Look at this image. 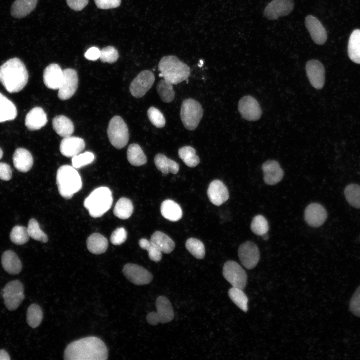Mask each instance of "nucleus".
Returning a JSON list of instances; mask_svg holds the SVG:
<instances>
[{
	"instance_id": "f257e3e1",
	"label": "nucleus",
	"mask_w": 360,
	"mask_h": 360,
	"mask_svg": "<svg viewBox=\"0 0 360 360\" xmlns=\"http://www.w3.org/2000/svg\"><path fill=\"white\" fill-rule=\"evenodd\" d=\"M108 350L105 344L96 337H87L69 344L64 352L66 360H106Z\"/></svg>"
},
{
	"instance_id": "f03ea898",
	"label": "nucleus",
	"mask_w": 360,
	"mask_h": 360,
	"mask_svg": "<svg viewBox=\"0 0 360 360\" xmlns=\"http://www.w3.org/2000/svg\"><path fill=\"white\" fill-rule=\"evenodd\" d=\"M28 80V72L19 58L10 59L0 67V82L10 93L21 91Z\"/></svg>"
},
{
	"instance_id": "7ed1b4c3",
	"label": "nucleus",
	"mask_w": 360,
	"mask_h": 360,
	"mask_svg": "<svg viewBox=\"0 0 360 360\" xmlns=\"http://www.w3.org/2000/svg\"><path fill=\"white\" fill-rule=\"evenodd\" d=\"M158 70L160 72V77L172 84L186 80L190 74L188 66L174 56L163 57L159 63Z\"/></svg>"
},
{
	"instance_id": "20e7f679",
	"label": "nucleus",
	"mask_w": 360,
	"mask_h": 360,
	"mask_svg": "<svg viewBox=\"0 0 360 360\" xmlns=\"http://www.w3.org/2000/svg\"><path fill=\"white\" fill-rule=\"evenodd\" d=\"M56 184L60 196L66 200L81 190L82 182L81 176L73 166L64 165L57 172Z\"/></svg>"
},
{
	"instance_id": "39448f33",
	"label": "nucleus",
	"mask_w": 360,
	"mask_h": 360,
	"mask_svg": "<svg viewBox=\"0 0 360 360\" xmlns=\"http://www.w3.org/2000/svg\"><path fill=\"white\" fill-rule=\"evenodd\" d=\"M113 202L112 192L107 187L94 190L84 202V206L94 218L102 217L111 208Z\"/></svg>"
},
{
	"instance_id": "423d86ee",
	"label": "nucleus",
	"mask_w": 360,
	"mask_h": 360,
	"mask_svg": "<svg viewBox=\"0 0 360 360\" xmlns=\"http://www.w3.org/2000/svg\"><path fill=\"white\" fill-rule=\"evenodd\" d=\"M204 114L202 105L192 98L185 100L182 105L180 117L184 126L194 130L198 126Z\"/></svg>"
},
{
	"instance_id": "0eeeda50",
	"label": "nucleus",
	"mask_w": 360,
	"mask_h": 360,
	"mask_svg": "<svg viewBox=\"0 0 360 360\" xmlns=\"http://www.w3.org/2000/svg\"><path fill=\"white\" fill-rule=\"evenodd\" d=\"M108 134L110 142L117 149L124 148L128 142V129L120 116H116L110 120Z\"/></svg>"
},
{
	"instance_id": "6e6552de",
	"label": "nucleus",
	"mask_w": 360,
	"mask_h": 360,
	"mask_svg": "<svg viewBox=\"0 0 360 360\" xmlns=\"http://www.w3.org/2000/svg\"><path fill=\"white\" fill-rule=\"evenodd\" d=\"M157 312L149 313L146 320L148 323L152 326H156L159 323L166 324L173 320L174 312L170 302L165 296H159L156 301Z\"/></svg>"
},
{
	"instance_id": "1a4fd4ad",
	"label": "nucleus",
	"mask_w": 360,
	"mask_h": 360,
	"mask_svg": "<svg viewBox=\"0 0 360 360\" xmlns=\"http://www.w3.org/2000/svg\"><path fill=\"white\" fill-rule=\"evenodd\" d=\"M2 296L5 306L9 310H17L25 298L23 284L19 280L8 282L2 290Z\"/></svg>"
},
{
	"instance_id": "9d476101",
	"label": "nucleus",
	"mask_w": 360,
	"mask_h": 360,
	"mask_svg": "<svg viewBox=\"0 0 360 360\" xmlns=\"http://www.w3.org/2000/svg\"><path fill=\"white\" fill-rule=\"evenodd\" d=\"M223 276L234 288L244 290L246 286L248 276L245 270L237 262L228 261L224 265Z\"/></svg>"
},
{
	"instance_id": "9b49d317",
	"label": "nucleus",
	"mask_w": 360,
	"mask_h": 360,
	"mask_svg": "<svg viewBox=\"0 0 360 360\" xmlns=\"http://www.w3.org/2000/svg\"><path fill=\"white\" fill-rule=\"evenodd\" d=\"M155 81L154 73L148 70L141 72L132 82L130 90L136 98L143 97L152 88Z\"/></svg>"
},
{
	"instance_id": "f8f14e48",
	"label": "nucleus",
	"mask_w": 360,
	"mask_h": 360,
	"mask_svg": "<svg viewBox=\"0 0 360 360\" xmlns=\"http://www.w3.org/2000/svg\"><path fill=\"white\" fill-rule=\"evenodd\" d=\"M238 256L242 264L247 269L254 268L258 264L260 253L257 246L248 241L242 244L238 249Z\"/></svg>"
},
{
	"instance_id": "ddd939ff",
	"label": "nucleus",
	"mask_w": 360,
	"mask_h": 360,
	"mask_svg": "<svg viewBox=\"0 0 360 360\" xmlns=\"http://www.w3.org/2000/svg\"><path fill=\"white\" fill-rule=\"evenodd\" d=\"M64 79L59 88L58 96L62 100L70 98L76 93L78 88V77L77 72L71 68L63 70Z\"/></svg>"
},
{
	"instance_id": "4468645a",
	"label": "nucleus",
	"mask_w": 360,
	"mask_h": 360,
	"mask_svg": "<svg viewBox=\"0 0 360 360\" xmlns=\"http://www.w3.org/2000/svg\"><path fill=\"white\" fill-rule=\"evenodd\" d=\"M123 273L126 278L137 286L149 284L152 280V274L143 267L133 264L124 266Z\"/></svg>"
},
{
	"instance_id": "2eb2a0df",
	"label": "nucleus",
	"mask_w": 360,
	"mask_h": 360,
	"mask_svg": "<svg viewBox=\"0 0 360 360\" xmlns=\"http://www.w3.org/2000/svg\"><path fill=\"white\" fill-rule=\"evenodd\" d=\"M294 6L293 0H273L266 8L264 15L270 20H276L290 14Z\"/></svg>"
},
{
	"instance_id": "dca6fc26",
	"label": "nucleus",
	"mask_w": 360,
	"mask_h": 360,
	"mask_svg": "<svg viewBox=\"0 0 360 360\" xmlns=\"http://www.w3.org/2000/svg\"><path fill=\"white\" fill-rule=\"evenodd\" d=\"M238 108L242 117L248 121H256L261 118L262 111L260 105L252 96H247L242 98Z\"/></svg>"
},
{
	"instance_id": "f3484780",
	"label": "nucleus",
	"mask_w": 360,
	"mask_h": 360,
	"mask_svg": "<svg viewBox=\"0 0 360 360\" xmlns=\"http://www.w3.org/2000/svg\"><path fill=\"white\" fill-rule=\"evenodd\" d=\"M306 70L312 86L318 90L322 89L325 83V70L323 64L318 60H310L306 63Z\"/></svg>"
},
{
	"instance_id": "a211bd4d",
	"label": "nucleus",
	"mask_w": 360,
	"mask_h": 360,
	"mask_svg": "<svg viewBox=\"0 0 360 360\" xmlns=\"http://www.w3.org/2000/svg\"><path fill=\"white\" fill-rule=\"evenodd\" d=\"M327 218L326 210L320 204H311L305 210V220L312 227L318 228L322 226L326 221Z\"/></svg>"
},
{
	"instance_id": "6ab92c4d",
	"label": "nucleus",
	"mask_w": 360,
	"mask_h": 360,
	"mask_svg": "<svg viewBox=\"0 0 360 360\" xmlns=\"http://www.w3.org/2000/svg\"><path fill=\"white\" fill-rule=\"evenodd\" d=\"M305 24L313 41L319 45L324 44L327 40V33L321 22L316 17L310 15L306 17Z\"/></svg>"
},
{
	"instance_id": "aec40b11",
	"label": "nucleus",
	"mask_w": 360,
	"mask_h": 360,
	"mask_svg": "<svg viewBox=\"0 0 360 360\" xmlns=\"http://www.w3.org/2000/svg\"><path fill=\"white\" fill-rule=\"evenodd\" d=\"M64 79V72L60 66L56 64H50L44 73V82L51 90H59Z\"/></svg>"
},
{
	"instance_id": "412c9836",
	"label": "nucleus",
	"mask_w": 360,
	"mask_h": 360,
	"mask_svg": "<svg viewBox=\"0 0 360 360\" xmlns=\"http://www.w3.org/2000/svg\"><path fill=\"white\" fill-rule=\"evenodd\" d=\"M208 196L212 204L220 206L229 198V192L226 185L220 180H214L210 184Z\"/></svg>"
},
{
	"instance_id": "4be33fe9",
	"label": "nucleus",
	"mask_w": 360,
	"mask_h": 360,
	"mask_svg": "<svg viewBox=\"0 0 360 360\" xmlns=\"http://www.w3.org/2000/svg\"><path fill=\"white\" fill-rule=\"evenodd\" d=\"M264 179L266 184L274 186L282 179L284 172L279 163L276 160H268L262 166Z\"/></svg>"
},
{
	"instance_id": "5701e85b",
	"label": "nucleus",
	"mask_w": 360,
	"mask_h": 360,
	"mask_svg": "<svg viewBox=\"0 0 360 360\" xmlns=\"http://www.w3.org/2000/svg\"><path fill=\"white\" fill-rule=\"evenodd\" d=\"M85 147L86 143L83 139L70 136L63 138L60 145V151L64 156L72 158L82 152Z\"/></svg>"
},
{
	"instance_id": "b1692460",
	"label": "nucleus",
	"mask_w": 360,
	"mask_h": 360,
	"mask_svg": "<svg viewBox=\"0 0 360 360\" xmlns=\"http://www.w3.org/2000/svg\"><path fill=\"white\" fill-rule=\"evenodd\" d=\"M48 120L47 115L44 110L42 108L36 107L27 114L25 124L30 130H37L44 126Z\"/></svg>"
},
{
	"instance_id": "393cba45",
	"label": "nucleus",
	"mask_w": 360,
	"mask_h": 360,
	"mask_svg": "<svg viewBox=\"0 0 360 360\" xmlns=\"http://www.w3.org/2000/svg\"><path fill=\"white\" fill-rule=\"evenodd\" d=\"M13 162L17 170L25 173L32 168L34 160L29 151L25 148H19L16 150L13 155Z\"/></svg>"
},
{
	"instance_id": "a878e982",
	"label": "nucleus",
	"mask_w": 360,
	"mask_h": 360,
	"mask_svg": "<svg viewBox=\"0 0 360 360\" xmlns=\"http://www.w3.org/2000/svg\"><path fill=\"white\" fill-rule=\"evenodd\" d=\"M2 264L4 270L10 274H20L22 268V263L16 254L12 250L6 251L2 257Z\"/></svg>"
},
{
	"instance_id": "bb28decb",
	"label": "nucleus",
	"mask_w": 360,
	"mask_h": 360,
	"mask_svg": "<svg viewBox=\"0 0 360 360\" xmlns=\"http://www.w3.org/2000/svg\"><path fill=\"white\" fill-rule=\"evenodd\" d=\"M38 0H16L11 8L12 16L22 18L30 14L36 8Z\"/></svg>"
},
{
	"instance_id": "cd10ccee",
	"label": "nucleus",
	"mask_w": 360,
	"mask_h": 360,
	"mask_svg": "<svg viewBox=\"0 0 360 360\" xmlns=\"http://www.w3.org/2000/svg\"><path fill=\"white\" fill-rule=\"evenodd\" d=\"M52 126L56 133L64 138L70 136L74 128L72 121L64 116H58L52 120Z\"/></svg>"
},
{
	"instance_id": "c85d7f7f",
	"label": "nucleus",
	"mask_w": 360,
	"mask_h": 360,
	"mask_svg": "<svg viewBox=\"0 0 360 360\" xmlns=\"http://www.w3.org/2000/svg\"><path fill=\"white\" fill-rule=\"evenodd\" d=\"M160 211L162 216L171 222H178L182 216V211L180 205L170 200H166L162 204Z\"/></svg>"
},
{
	"instance_id": "c756f323",
	"label": "nucleus",
	"mask_w": 360,
	"mask_h": 360,
	"mask_svg": "<svg viewBox=\"0 0 360 360\" xmlns=\"http://www.w3.org/2000/svg\"><path fill=\"white\" fill-rule=\"evenodd\" d=\"M88 250L94 254L104 253L108 246V240L100 234H93L89 236L86 241Z\"/></svg>"
},
{
	"instance_id": "7c9ffc66",
	"label": "nucleus",
	"mask_w": 360,
	"mask_h": 360,
	"mask_svg": "<svg viewBox=\"0 0 360 360\" xmlns=\"http://www.w3.org/2000/svg\"><path fill=\"white\" fill-rule=\"evenodd\" d=\"M150 242L162 252L166 254L171 253L175 248V243L168 235L161 232H156L152 236Z\"/></svg>"
},
{
	"instance_id": "2f4dec72",
	"label": "nucleus",
	"mask_w": 360,
	"mask_h": 360,
	"mask_svg": "<svg viewBox=\"0 0 360 360\" xmlns=\"http://www.w3.org/2000/svg\"><path fill=\"white\" fill-rule=\"evenodd\" d=\"M18 112L16 106L0 92V122L14 120Z\"/></svg>"
},
{
	"instance_id": "473e14b6",
	"label": "nucleus",
	"mask_w": 360,
	"mask_h": 360,
	"mask_svg": "<svg viewBox=\"0 0 360 360\" xmlns=\"http://www.w3.org/2000/svg\"><path fill=\"white\" fill-rule=\"evenodd\" d=\"M154 162L158 169L164 174L171 172L175 174L179 171L178 164L162 154H158L156 156Z\"/></svg>"
},
{
	"instance_id": "72a5a7b5",
	"label": "nucleus",
	"mask_w": 360,
	"mask_h": 360,
	"mask_svg": "<svg viewBox=\"0 0 360 360\" xmlns=\"http://www.w3.org/2000/svg\"><path fill=\"white\" fill-rule=\"evenodd\" d=\"M127 158L132 166H140L146 164L148 159L141 147L138 144H130L127 151Z\"/></svg>"
},
{
	"instance_id": "f704fd0d",
	"label": "nucleus",
	"mask_w": 360,
	"mask_h": 360,
	"mask_svg": "<svg viewBox=\"0 0 360 360\" xmlns=\"http://www.w3.org/2000/svg\"><path fill=\"white\" fill-rule=\"evenodd\" d=\"M348 53L352 62L360 64V30L352 32L348 42Z\"/></svg>"
},
{
	"instance_id": "c9c22d12",
	"label": "nucleus",
	"mask_w": 360,
	"mask_h": 360,
	"mask_svg": "<svg viewBox=\"0 0 360 360\" xmlns=\"http://www.w3.org/2000/svg\"><path fill=\"white\" fill-rule=\"evenodd\" d=\"M133 212L134 206L132 202L126 198H122L118 200L114 210L115 216L121 220L129 218Z\"/></svg>"
},
{
	"instance_id": "e433bc0d",
	"label": "nucleus",
	"mask_w": 360,
	"mask_h": 360,
	"mask_svg": "<svg viewBox=\"0 0 360 360\" xmlns=\"http://www.w3.org/2000/svg\"><path fill=\"white\" fill-rule=\"evenodd\" d=\"M180 158L190 168L196 166L200 162L199 157L196 154V150L192 146H186L178 150Z\"/></svg>"
},
{
	"instance_id": "4c0bfd02",
	"label": "nucleus",
	"mask_w": 360,
	"mask_h": 360,
	"mask_svg": "<svg viewBox=\"0 0 360 360\" xmlns=\"http://www.w3.org/2000/svg\"><path fill=\"white\" fill-rule=\"evenodd\" d=\"M161 100L166 103H170L175 98V92L172 84L165 80L160 81L156 87Z\"/></svg>"
},
{
	"instance_id": "58836bf2",
	"label": "nucleus",
	"mask_w": 360,
	"mask_h": 360,
	"mask_svg": "<svg viewBox=\"0 0 360 360\" xmlns=\"http://www.w3.org/2000/svg\"><path fill=\"white\" fill-rule=\"evenodd\" d=\"M43 318V312L41 308L36 304L30 305L28 309L26 320L28 324L32 328L38 327Z\"/></svg>"
},
{
	"instance_id": "ea45409f",
	"label": "nucleus",
	"mask_w": 360,
	"mask_h": 360,
	"mask_svg": "<svg viewBox=\"0 0 360 360\" xmlns=\"http://www.w3.org/2000/svg\"><path fill=\"white\" fill-rule=\"evenodd\" d=\"M228 296L240 309L244 312H248V300L242 290L232 287L228 291Z\"/></svg>"
},
{
	"instance_id": "a19ab883",
	"label": "nucleus",
	"mask_w": 360,
	"mask_h": 360,
	"mask_svg": "<svg viewBox=\"0 0 360 360\" xmlns=\"http://www.w3.org/2000/svg\"><path fill=\"white\" fill-rule=\"evenodd\" d=\"M186 246L188 250L197 259L202 260L204 258L205 247L200 240L194 238H189L186 242Z\"/></svg>"
},
{
	"instance_id": "79ce46f5",
	"label": "nucleus",
	"mask_w": 360,
	"mask_h": 360,
	"mask_svg": "<svg viewBox=\"0 0 360 360\" xmlns=\"http://www.w3.org/2000/svg\"><path fill=\"white\" fill-rule=\"evenodd\" d=\"M344 195L352 206L360 208V186L356 184L348 185L345 188Z\"/></svg>"
},
{
	"instance_id": "37998d69",
	"label": "nucleus",
	"mask_w": 360,
	"mask_h": 360,
	"mask_svg": "<svg viewBox=\"0 0 360 360\" xmlns=\"http://www.w3.org/2000/svg\"><path fill=\"white\" fill-rule=\"evenodd\" d=\"M28 228L24 226H16L12 230L10 234L11 241L16 245H23L30 240Z\"/></svg>"
},
{
	"instance_id": "c03bdc74",
	"label": "nucleus",
	"mask_w": 360,
	"mask_h": 360,
	"mask_svg": "<svg viewBox=\"0 0 360 360\" xmlns=\"http://www.w3.org/2000/svg\"><path fill=\"white\" fill-rule=\"evenodd\" d=\"M28 231L30 237L34 240L44 243L48 241L46 234L40 229L38 221L34 218L30 219L28 222Z\"/></svg>"
},
{
	"instance_id": "a18cd8bd",
	"label": "nucleus",
	"mask_w": 360,
	"mask_h": 360,
	"mask_svg": "<svg viewBox=\"0 0 360 360\" xmlns=\"http://www.w3.org/2000/svg\"><path fill=\"white\" fill-rule=\"evenodd\" d=\"M140 247L146 250L148 252L150 260L156 262H160L162 258V252L150 241L146 238H142L139 241Z\"/></svg>"
},
{
	"instance_id": "49530a36",
	"label": "nucleus",
	"mask_w": 360,
	"mask_h": 360,
	"mask_svg": "<svg viewBox=\"0 0 360 360\" xmlns=\"http://www.w3.org/2000/svg\"><path fill=\"white\" fill-rule=\"evenodd\" d=\"M251 230L256 235L262 236L269 230L268 224L264 217L261 215L256 216L251 224Z\"/></svg>"
},
{
	"instance_id": "de8ad7c7",
	"label": "nucleus",
	"mask_w": 360,
	"mask_h": 360,
	"mask_svg": "<svg viewBox=\"0 0 360 360\" xmlns=\"http://www.w3.org/2000/svg\"><path fill=\"white\" fill-rule=\"evenodd\" d=\"M95 159L93 153L86 152L83 154H77L72 158V165L75 168H82L94 162Z\"/></svg>"
},
{
	"instance_id": "09e8293b",
	"label": "nucleus",
	"mask_w": 360,
	"mask_h": 360,
	"mask_svg": "<svg viewBox=\"0 0 360 360\" xmlns=\"http://www.w3.org/2000/svg\"><path fill=\"white\" fill-rule=\"evenodd\" d=\"M148 118L151 123L158 128H164L166 125V119L163 114L154 107H150L148 111Z\"/></svg>"
},
{
	"instance_id": "8fccbe9b",
	"label": "nucleus",
	"mask_w": 360,
	"mask_h": 360,
	"mask_svg": "<svg viewBox=\"0 0 360 360\" xmlns=\"http://www.w3.org/2000/svg\"><path fill=\"white\" fill-rule=\"evenodd\" d=\"M118 52L113 46H108L100 50V59L103 62L113 64L118 60Z\"/></svg>"
},
{
	"instance_id": "3c124183",
	"label": "nucleus",
	"mask_w": 360,
	"mask_h": 360,
	"mask_svg": "<svg viewBox=\"0 0 360 360\" xmlns=\"http://www.w3.org/2000/svg\"><path fill=\"white\" fill-rule=\"evenodd\" d=\"M128 236V233L124 228H119L116 229L112 234L110 237L111 242L116 246L124 243Z\"/></svg>"
},
{
	"instance_id": "603ef678",
	"label": "nucleus",
	"mask_w": 360,
	"mask_h": 360,
	"mask_svg": "<svg viewBox=\"0 0 360 360\" xmlns=\"http://www.w3.org/2000/svg\"><path fill=\"white\" fill-rule=\"evenodd\" d=\"M350 308L354 315L360 317V286L356 290L351 298Z\"/></svg>"
},
{
	"instance_id": "864d4df0",
	"label": "nucleus",
	"mask_w": 360,
	"mask_h": 360,
	"mask_svg": "<svg viewBox=\"0 0 360 360\" xmlns=\"http://www.w3.org/2000/svg\"><path fill=\"white\" fill-rule=\"evenodd\" d=\"M97 7L102 10H108L118 8L121 0H94Z\"/></svg>"
},
{
	"instance_id": "5fc2aeb1",
	"label": "nucleus",
	"mask_w": 360,
	"mask_h": 360,
	"mask_svg": "<svg viewBox=\"0 0 360 360\" xmlns=\"http://www.w3.org/2000/svg\"><path fill=\"white\" fill-rule=\"evenodd\" d=\"M12 176L11 167L4 162L0 163V180L4 181L10 180Z\"/></svg>"
},
{
	"instance_id": "6e6d98bb",
	"label": "nucleus",
	"mask_w": 360,
	"mask_h": 360,
	"mask_svg": "<svg viewBox=\"0 0 360 360\" xmlns=\"http://www.w3.org/2000/svg\"><path fill=\"white\" fill-rule=\"evenodd\" d=\"M68 6L75 11L82 10L88 4V0H66Z\"/></svg>"
},
{
	"instance_id": "4d7b16f0",
	"label": "nucleus",
	"mask_w": 360,
	"mask_h": 360,
	"mask_svg": "<svg viewBox=\"0 0 360 360\" xmlns=\"http://www.w3.org/2000/svg\"><path fill=\"white\" fill-rule=\"evenodd\" d=\"M100 50L96 47L88 49L84 54L85 58L90 60L95 61L100 58Z\"/></svg>"
},
{
	"instance_id": "13d9d810",
	"label": "nucleus",
	"mask_w": 360,
	"mask_h": 360,
	"mask_svg": "<svg viewBox=\"0 0 360 360\" xmlns=\"http://www.w3.org/2000/svg\"><path fill=\"white\" fill-rule=\"evenodd\" d=\"M10 358L8 353L4 350H0V360H10Z\"/></svg>"
},
{
	"instance_id": "bf43d9fd",
	"label": "nucleus",
	"mask_w": 360,
	"mask_h": 360,
	"mask_svg": "<svg viewBox=\"0 0 360 360\" xmlns=\"http://www.w3.org/2000/svg\"><path fill=\"white\" fill-rule=\"evenodd\" d=\"M3 154H3V151H2V150L1 149V148H0V160L2 158V156H3Z\"/></svg>"
},
{
	"instance_id": "052dcab7",
	"label": "nucleus",
	"mask_w": 360,
	"mask_h": 360,
	"mask_svg": "<svg viewBox=\"0 0 360 360\" xmlns=\"http://www.w3.org/2000/svg\"><path fill=\"white\" fill-rule=\"evenodd\" d=\"M262 236L264 240H266L268 238V236L267 235V234H265L263 235Z\"/></svg>"
}]
</instances>
